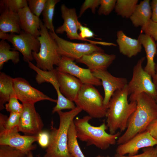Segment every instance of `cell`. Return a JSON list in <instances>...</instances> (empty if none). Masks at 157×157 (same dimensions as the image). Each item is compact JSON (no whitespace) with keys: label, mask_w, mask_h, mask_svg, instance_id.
Returning <instances> with one entry per match:
<instances>
[{"label":"cell","mask_w":157,"mask_h":157,"mask_svg":"<svg viewBox=\"0 0 157 157\" xmlns=\"http://www.w3.org/2000/svg\"><path fill=\"white\" fill-rule=\"evenodd\" d=\"M157 145V140L147 131L139 133L126 142L118 145L116 154L120 155L128 154L129 156L136 155L142 148L153 147Z\"/></svg>","instance_id":"9a60e30c"},{"label":"cell","mask_w":157,"mask_h":157,"mask_svg":"<svg viewBox=\"0 0 157 157\" xmlns=\"http://www.w3.org/2000/svg\"><path fill=\"white\" fill-rule=\"evenodd\" d=\"M0 157H27V154L8 146L0 145Z\"/></svg>","instance_id":"d6a6232c"},{"label":"cell","mask_w":157,"mask_h":157,"mask_svg":"<svg viewBox=\"0 0 157 157\" xmlns=\"http://www.w3.org/2000/svg\"><path fill=\"white\" fill-rule=\"evenodd\" d=\"M23 108L18 129L26 135H37L42 131L44 124L33 104H23Z\"/></svg>","instance_id":"7c38bea8"},{"label":"cell","mask_w":157,"mask_h":157,"mask_svg":"<svg viewBox=\"0 0 157 157\" xmlns=\"http://www.w3.org/2000/svg\"><path fill=\"white\" fill-rule=\"evenodd\" d=\"M18 14L21 29L36 38L39 36L41 21L39 17L33 14L28 6L20 10Z\"/></svg>","instance_id":"d6986e66"},{"label":"cell","mask_w":157,"mask_h":157,"mask_svg":"<svg viewBox=\"0 0 157 157\" xmlns=\"http://www.w3.org/2000/svg\"><path fill=\"white\" fill-rule=\"evenodd\" d=\"M38 142L42 148H47L49 145L50 134L46 131H42L37 135Z\"/></svg>","instance_id":"f35d334b"},{"label":"cell","mask_w":157,"mask_h":157,"mask_svg":"<svg viewBox=\"0 0 157 157\" xmlns=\"http://www.w3.org/2000/svg\"><path fill=\"white\" fill-rule=\"evenodd\" d=\"M58 98L56 105L53 108L52 113L53 114L58 111L65 109L72 110L75 106L73 102L65 97L60 90L56 92Z\"/></svg>","instance_id":"4dcf8cb0"},{"label":"cell","mask_w":157,"mask_h":157,"mask_svg":"<svg viewBox=\"0 0 157 157\" xmlns=\"http://www.w3.org/2000/svg\"><path fill=\"white\" fill-rule=\"evenodd\" d=\"M106 157H157V153L156 148L150 147L144 149L142 153L133 156H126L116 154L113 156H108Z\"/></svg>","instance_id":"74e56055"},{"label":"cell","mask_w":157,"mask_h":157,"mask_svg":"<svg viewBox=\"0 0 157 157\" xmlns=\"http://www.w3.org/2000/svg\"><path fill=\"white\" fill-rule=\"evenodd\" d=\"M28 6L26 0H1L0 13L9 11L18 13L20 10Z\"/></svg>","instance_id":"f546056e"},{"label":"cell","mask_w":157,"mask_h":157,"mask_svg":"<svg viewBox=\"0 0 157 157\" xmlns=\"http://www.w3.org/2000/svg\"><path fill=\"white\" fill-rule=\"evenodd\" d=\"M0 38L11 43L13 50L20 52L24 60L27 63L34 60L32 52L38 53L40 50V44L37 38L22 30L19 34H8L0 31Z\"/></svg>","instance_id":"ba28073f"},{"label":"cell","mask_w":157,"mask_h":157,"mask_svg":"<svg viewBox=\"0 0 157 157\" xmlns=\"http://www.w3.org/2000/svg\"><path fill=\"white\" fill-rule=\"evenodd\" d=\"M152 10L149 0H144L138 4L129 18L134 26L141 27L151 19Z\"/></svg>","instance_id":"7402d4cb"},{"label":"cell","mask_w":157,"mask_h":157,"mask_svg":"<svg viewBox=\"0 0 157 157\" xmlns=\"http://www.w3.org/2000/svg\"><path fill=\"white\" fill-rule=\"evenodd\" d=\"M135 101L137 102L136 109L128 120L126 131L117 140L118 145L145 131L149 124L157 118V104L154 99L143 92L138 95Z\"/></svg>","instance_id":"6da1fadb"},{"label":"cell","mask_w":157,"mask_h":157,"mask_svg":"<svg viewBox=\"0 0 157 157\" xmlns=\"http://www.w3.org/2000/svg\"><path fill=\"white\" fill-rule=\"evenodd\" d=\"M80 31L79 34L80 36L82 38L86 39L88 38L93 37L94 34V33L88 28L81 25L79 29Z\"/></svg>","instance_id":"ab89813d"},{"label":"cell","mask_w":157,"mask_h":157,"mask_svg":"<svg viewBox=\"0 0 157 157\" xmlns=\"http://www.w3.org/2000/svg\"><path fill=\"white\" fill-rule=\"evenodd\" d=\"M95 157H104L103 156H101V155H98V156H96Z\"/></svg>","instance_id":"f6af8a7d"},{"label":"cell","mask_w":157,"mask_h":157,"mask_svg":"<svg viewBox=\"0 0 157 157\" xmlns=\"http://www.w3.org/2000/svg\"><path fill=\"white\" fill-rule=\"evenodd\" d=\"M138 0H117L115 9L117 14L123 18H130L137 5Z\"/></svg>","instance_id":"4316f807"},{"label":"cell","mask_w":157,"mask_h":157,"mask_svg":"<svg viewBox=\"0 0 157 157\" xmlns=\"http://www.w3.org/2000/svg\"><path fill=\"white\" fill-rule=\"evenodd\" d=\"M74 121L70 125L68 133L67 148L72 157H85L78 143Z\"/></svg>","instance_id":"484cf974"},{"label":"cell","mask_w":157,"mask_h":157,"mask_svg":"<svg viewBox=\"0 0 157 157\" xmlns=\"http://www.w3.org/2000/svg\"><path fill=\"white\" fill-rule=\"evenodd\" d=\"M11 46L6 40H1L0 41V69L3 68L4 63L11 60L14 64L19 61V53L15 50H11Z\"/></svg>","instance_id":"d4e9b609"},{"label":"cell","mask_w":157,"mask_h":157,"mask_svg":"<svg viewBox=\"0 0 157 157\" xmlns=\"http://www.w3.org/2000/svg\"><path fill=\"white\" fill-rule=\"evenodd\" d=\"M115 54H108L104 51H96L83 56L76 60L85 65L90 70L107 69L115 59Z\"/></svg>","instance_id":"ac0fdd59"},{"label":"cell","mask_w":157,"mask_h":157,"mask_svg":"<svg viewBox=\"0 0 157 157\" xmlns=\"http://www.w3.org/2000/svg\"><path fill=\"white\" fill-rule=\"evenodd\" d=\"M13 78L3 72H0V110L5 108L4 105L8 102L14 94Z\"/></svg>","instance_id":"cb8c5ba5"},{"label":"cell","mask_w":157,"mask_h":157,"mask_svg":"<svg viewBox=\"0 0 157 157\" xmlns=\"http://www.w3.org/2000/svg\"><path fill=\"white\" fill-rule=\"evenodd\" d=\"M20 113L10 112L9 116L0 114V132L10 130L17 127L19 125Z\"/></svg>","instance_id":"f1b7e54d"},{"label":"cell","mask_w":157,"mask_h":157,"mask_svg":"<svg viewBox=\"0 0 157 157\" xmlns=\"http://www.w3.org/2000/svg\"><path fill=\"white\" fill-rule=\"evenodd\" d=\"M27 157H34L31 151L29 152L27 154Z\"/></svg>","instance_id":"ee69618b"},{"label":"cell","mask_w":157,"mask_h":157,"mask_svg":"<svg viewBox=\"0 0 157 157\" xmlns=\"http://www.w3.org/2000/svg\"><path fill=\"white\" fill-rule=\"evenodd\" d=\"M155 70V75L154 77L152 78V80L157 91V63L156 64Z\"/></svg>","instance_id":"7bdbcfd3"},{"label":"cell","mask_w":157,"mask_h":157,"mask_svg":"<svg viewBox=\"0 0 157 157\" xmlns=\"http://www.w3.org/2000/svg\"><path fill=\"white\" fill-rule=\"evenodd\" d=\"M0 14V31L6 33H20L21 30L18 13L5 11Z\"/></svg>","instance_id":"603a6c76"},{"label":"cell","mask_w":157,"mask_h":157,"mask_svg":"<svg viewBox=\"0 0 157 157\" xmlns=\"http://www.w3.org/2000/svg\"><path fill=\"white\" fill-rule=\"evenodd\" d=\"M91 71L93 75L101 81L104 90V103L107 106L114 92L123 88L128 84L126 78L114 76L107 69Z\"/></svg>","instance_id":"2e32d148"},{"label":"cell","mask_w":157,"mask_h":157,"mask_svg":"<svg viewBox=\"0 0 157 157\" xmlns=\"http://www.w3.org/2000/svg\"><path fill=\"white\" fill-rule=\"evenodd\" d=\"M156 150L157 153V147L156 148Z\"/></svg>","instance_id":"7dc6e473"},{"label":"cell","mask_w":157,"mask_h":157,"mask_svg":"<svg viewBox=\"0 0 157 157\" xmlns=\"http://www.w3.org/2000/svg\"><path fill=\"white\" fill-rule=\"evenodd\" d=\"M117 37L119 51L123 55L130 58L141 52L142 45L138 39L128 37L122 30L117 32Z\"/></svg>","instance_id":"44dd1931"},{"label":"cell","mask_w":157,"mask_h":157,"mask_svg":"<svg viewBox=\"0 0 157 157\" xmlns=\"http://www.w3.org/2000/svg\"><path fill=\"white\" fill-rule=\"evenodd\" d=\"M49 32L57 44L58 51L61 56H65L73 60H76L84 55L94 52L104 51L96 44L90 43L73 42L60 37L55 32Z\"/></svg>","instance_id":"9c48e42d"},{"label":"cell","mask_w":157,"mask_h":157,"mask_svg":"<svg viewBox=\"0 0 157 157\" xmlns=\"http://www.w3.org/2000/svg\"><path fill=\"white\" fill-rule=\"evenodd\" d=\"M92 118L88 115L74 119L78 139L85 142L87 146L94 145L103 150L107 149L110 145L115 144L120 132H117L114 134L108 133L106 131L108 128L105 122L99 126H94L89 122Z\"/></svg>","instance_id":"3957f363"},{"label":"cell","mask_w":157,"mask_h":157,"mask_svg":"<svg viewBox=\"0 0 157 157\" xmlns=\"http://www.w3.org/2000/svg\"><path fill=\"white\" fill-rule=\"evenodd\" d=\"M60 0H47L44 9L42 13L44 24L49 31L55 32L53 21L56 5Z\"/></svg>","instance_id":"83f0119b"},{"label":"cell","mask_w":157,"mask_h":157,"mask_svg":"<svg viewBox=\"0 0 157 157\" xmlns=\"http://www.w3.org/2000/svg\"><path fill=\"white\" fill-rule=\"evenodd\" d=\"M141 30L157 42V23L151 19L146 25L141 28Z\"/></svg>","instance_id":"d590c367"},{"label":"cell","mask_w":157,"mask_h":157,"mask_svg":"<svg viewBox=\"0 0 157 157\" xmlns=\"http://www.w3.org/2000/svg\"><path fill=\"white\" fill-rule=\"evenodd\" d=\"M116 0H100L98 15H108L115 9Z\"/></svg>","instance_id":"e575fe53"},{"label":"cell","mask_w":157,"mask_h":157,"mask_svg":"<svg viewBox=\"0 0 157 157\" xmlns=\"http://www.w3.org/2000/svg\"><path fill=\"white\" fill-rule=\"evenodd\" d=\"M145 57L140 58L134 66L132 77L127 84L130 101H135L136 97L144 92L155 99L157 94L151 76L146 72L142 67Z\"/></svg>","instance_id":"52a82bcc"},{"label":"cell","mask_w":157,"mask_h":157,"mask_svg":"<svg viewBox=\"0 0 157 157\" xmlns=\"http://www.w3.org/2000/svg\"><path fill=\"white\" fill-rule=\"evenodd\" d=\"M18 127L0 132V145L7 146L27 154L36 148L33 143L38 141L37 135H21Z\"/></svg>","instance_id":"8fae6325"},{"label":"cell","mask_w":157,"mask_h":157,"mask_svg":"<svg viewBox=\"0 0 157 157\" xmlns=\"http://www.w3.org/2000/svg\"><path fill=\"white\" fill-rule=\"evenodd\" d=\"M138 39L144 47L146 53L147 63L144 70L152 78L155 74L154 58L157 54V44L151 37L144 33H140Z\"/></svg>","instance_id":"ffe728a7"},{"label":"cell","mask_w":157,"mask_h":157,"mask_svg":"<svg viewBox=\"0 0 157 157\" xmlns=\"http://www.w3.org/2000/svg\"><path fill=\"white\" fill-rule=\"evenodd\" d=\"M57 66L56 68L57 70L76 77L83 84L97 86L102 85L101 81L93 75L90 69L80 67L70 58L61 56Z\"/></svg>","instance_id":"5bb4252c"},{"label":"cell","mask_w":157,"mask_h":157,"mask_svg":"<svg viewBox=\"0 0 157 157\" xmlns=\"http://www.w3.org/2000/svg\"><path fill=\"white\" fill-rule=\"evenodd\" d=\"M74 102L76 106L92 118L100 119L106 116L107 107L104 103V98L92 85L83 84Z\"/></svg>","instance_id":"8992f818"},{"label":"cell","mask_w":157,"mask_h":157,"mask_svg":"<svg viewBox=\"0 0 157 157\" xmlns=\"http://www.w3.org/2000/svg\"><path fill=\"white\" fill-rule=\"evenodd\" d=\"M61 17L64 22L62 25L58 27L55 30L56 34H63L66 32L67 37L70 40H77L87 41L90 43L110 46V42L92 41L81 38L78 33L80 27L82 25L78 20L75 8H68L64 4L60 7Z\"/></svg>","instance_id":"30bf717a"},{"label":"cell","mask_w":157,"mask_h":157,"mask_svg":"<svg viewBox=\"0 0 157 157\" xmlns=\"http://www.w3.org/2000/svg\"><path fill=\"white\" fill-rule=\"evenodd\" d=\"M150 5L152 10L151 19L153 21L157 23V0H152Z\"/></svg>","instance_id":"b9f144b4"},{"label":"cell","mask_w":157,"mask_h":157,"mask_svg":"<svg viewBox=\"0 0 157 157\" xmlns=\"http://www.w3.org/2000/svg\"><path fill=\"white\" fill-rule=\"evenodd\" d=\"M100 0H85L81 6L78 17H80L88 8L90 9L92 13L94 14L96 8L100 5Z\"/></svg>","instance_id":"8d00e7d4"},{"label":"cell","mask_w":157,"mask_h":157,"mask_svg":"<svg viewBox=\"0 0 157 157\" xmlns=\"http://www.w3.org/2000/svg\"><path fill=\"white\" fill-rule=\"evenodd\" d=\"M71 157H72V156Z\"/></svg>","instance_id":"c3c4849f"},{"label":"cell","mask_w":157,"mask_h":157,"mask_svg":"<svg viewBox=\"0 0 157 157\" xmlns=\"http://www.w3.org/2000/svg\"><path fill=\"white\" fill-rule=\"evenodd\" d=\"M155 100H156V103L157 104V94L156 95V98H155Z\"/></svg>","instance_id":"bcb514c9"},{"label":"cell","mask_w":157,"mask_h":157,"mask_svg":"<svg viewBox=\"0 0 157 157\" xmlns=\"http://www.w3.org/2000/svg\"><path fill=\"white\" fill-rule=\"evenodd\" d=\"M154 138L157 140V118L153 121L148 126L146 130Z\"/></svg>","instance_id":"60d3db41"},{"label":"cell","mask_w":157,"mask_h":157,"mask_svg":"<svg viewBox=\"0 0 157 157\" xmlns=\"http://www.w3.org/2000/svg\"><path fill=\"white\" fill-rule=\"evenodd\" d=\"M56 70L60 92L66 98L74 102L83 83L79 79L69 74L59 71L56 69Z\"/></svg>","instance_id":"e0dca14e"},{"label":"cell","mask_w":157,"mask_h":157,"mask_svg":"<svg viewBox=\"0 0 157 157\" xmlns=\"http://www.w3.org/2000/svg\"><path fill=\"white\" fill-rule=\"evenodd\" d=\"M82 110L76 106L70 111H58L59 124L58 129L53 126L52 121L50 140L44 157H71L67 148L68 133L70 124Z\"/></svg>","instance_id":"277c9868"},{"label":"cell","mask_w":157,"mask_h":157,"mask_svg":"<svg viewBox=\"0 0 157 157\" xmlns=\"http://www.w3.org/2000/svg\"><path fill=\"white\" fill-rule=\"evenodd\" d=\"M15 93L10 97L8 103L5 105L6 111L10 112L20 113L22 112L23 108V104H20L18 101Z\"/></svg>","instance_id":"836d02e7"},{"label":"cell","mask_w":157,"mask_h":157,"mask_svg":"<svg viewBox=\"0 0 157 157\" xmlns=\"http://www.w3.org/2000/svg\"><path fill=\"white\" fill-rule=\"evenodd\" d=\"M127 85L123 88L116 91L107 105L106 117V124L110 133L114 134L118 130L120 132L126 129L128 120L135 110V101L129 102Z\"/></svg>","instance_id":"7a4b0ae2"},{"label":"cell","mask_w":157,"mask_h":157,"mask_svg":"<svg viewBox=\"0 0 157 157\" xmlns=\"http://www.w3.org/2000/svg\"><path fill=\"white\" fill-rule=\"evenodd\" d=\"M47 0H28V7L34 15L39 17L45 7Z\"/></svg>","instance_id":"1f68e13d"},{"label":"cell","mask_w":157,"mask_h":157,"mask_svg":"<svg viewBox=\"0 0 157 157\" xmlns=\"http://www.w3.org/2000/svg\"><path fill=\"white\" fill-rule=\"evenodd\" d=\"M13 82L16 96L23 104H35L38 102L43 100L57 103V100L51 98L32 87L29 82L23 78H13Z\"/></svg>","instance_id":"4fadbf2b"},{"label":"cell","mask_w":157,"mask_h":157,"mask_svg":"<svg viewBox=\"0 0 157 157\" xmlns=\"http://www.w3.org/2000/svg\"><path fill=\"white\" fill-rule=\"evenodd\" d=\"M40 35L37 38L40 44L38 53L33 52L36 66L44 71H51L54 66H58L61 56L58 51V46L42 21L40 25Z\"/></svg>","instance_id":"5b68a950"}]
</instances>
